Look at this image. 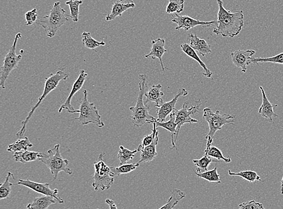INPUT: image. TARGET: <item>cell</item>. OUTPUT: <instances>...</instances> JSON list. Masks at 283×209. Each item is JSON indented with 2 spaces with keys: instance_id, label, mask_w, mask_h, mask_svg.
Wrapping results in <instances>:
<instances>
[{
  "instance_id": "obj_1",
  "label": "cell",
  "mask_w": 283,
  "mask_h": 209,
  "mask_svg": "<svg viewBox=\"0 0 283 209\" xmlns=\"http://www.w3.org/2000/svg\"><path fill=\"white\" fill-rule=\"evenodd\" d=\"M219 6L218 26L213 30L214 34L223 37L233 38L238 36L244 25V14L242 11L231 12L223 6V0H216Z\"/></svg>"
},
{
  "instance_id": "obj_2",
  "label": "cell",
  "mask_w": 283,
  "mask_h": 209,
  "mask_svg": "<svg viewBox=\"0 0 283 209\" xmlns=\"http://www.w3.org/2000/svg\"><path fill=\"white\" fill-rule=\"evenodd\" d=\"M139 93L136 105L130 107V111L132 112L131 119L134 126L141 127L147 123H154L156 119L149 113L150 106L147 105L144 102V96L146 93L147 87V76L146 74L139 75Z\"/></svg>"
},
{
  "instance_id": "obj_3",
  "label": "cell",
  "mask_w": 283,
  "mask_h": 209,
  "mask_svg": "<svg viewBox=\"0 0 283 209\" xmlns=\"http://www.w3.org/2000/svg\"><path fill=\"white\" fill-rule=\"evenodd\" d=\"M70 15L61 7L60 2H56L47 15L37 21V24L41 26L47 32L48 38L54 37L61 26L69 21Z\"/></svg>"
},
{
  "instance_id": "obj_4",
  "label": "cell",
  "mask_w": 283,
  "mask_h": 209,
  "mask_svg": "<svg viewBox=\"0 0 283 209\" xmlns=\"http://www.w3.org/2000/svg\"><path fill=\"white\" fill-rule=\"evenodd\" d=\"M64 70L65 68H61L57 73L55 74L51 73L50 76L45 79L44 91H43L42 95L38 99V103L35 104V106L32 108L31 111L29 112L26 118H25L24 121L22 122L21 128L17 133L18 137H22L24 136L25 131H26V126L28 122H29L33 114H34L36 109L40 105L42 102L44 100L48 94H50L52 91L57 88L59 84L60 83L61 81L68 80L69 75Z\"/></svg>"
},
{
  "instance_id": "obj_5",
  "label": "cell",
  "mask_w": 283,
  "mask_h": 209,
  "mask_svg": "<svg viewBox=\"0 0 283 209\" xmlns=\"http://www.w3.org/2000/svg\"><path fill=\"white\" fill-rule=\"evenodd\" d=\"M88 91H83V98L80 103V109H76L75 113H80L78 118L69 120L68 121H78L81 125L92 124L98 128H103L104 124L101 117L94 103H90L88 99Z\"/></svg>"
},
{
  "instance_id": "obj_6",
  "label": "cell",
  "mask_w": 283,
  "mask_h": 209,
  "mask_svg": "<svg viewBox=\"0 0 283 209\" xmlns=\"http://www.w3.org/2000/svg\"><path fill=\"white\" fill-rule=\"evenodd\" d=\"M60 145H56L54 148L48 150L47 154L42 153L39 158L40 161L44 163L50 170L53 175V180L57 179L60 172L63 171L69 175L73 174V171L68 167L69 161L63 159L60 152Z\"/></svg>"
},
{
  "instance_id": "obj_7",
  "label": "cell",
  "mask_w": 283,
  "mask_h": 209,
  "mask_svg": "<svg viewBox=\"0 0 283 209\" xmlns=\"http://www.w3.org/2000/svg\"><path fill=\"white\" fill-rule=\"evenodd\" d=\"M104 154L105 152L101 153L99 155L98 160L94 163L95 172L93 177V183L92 186L95 191L109 189L114 182L115 176L111 167H109L104 162Z\"/></svg>"
},
{
  "instance_id": "obj_8",
  "label": "cell",
  "mask_w": 283,
  "mask_h": 209,
  "mask_svg": "<svg viewBox=\"0 0 283 209\" xmlns=\"http://www.w3.org/2000/svg\"><path fill=\"white\" fill-rule=\"evenodd\" d=\"M203 117L208 122L210 129L205 137L207 140L206 144H212L216 132L221 130L226 124L234 125V119L236 118V116L228 114H221L218 110L214 113L210 108H205L203 110Z\"/></svg>"
},
{
  "instance_id": "obj_9",
  "label": "cell",
  "mask_w": 283,
  "mask_h": 209,
  "mask_svg": "<svg viewBox=\"0 0 283 209\" xmlns=\"http://www.w3.org/2000/svg\"><path fill=\"white\" fill-rule=\"evenodd\" d=\"M21 37V33H18L15 36L14 43L2 61H3V65L1 67V77H0V86L2 90H5L6 88L5 83H6L7 79L9 78L10 74L18 67L20 61L21 60V55L16 54L17 42Z\"/></svg>"
},
{
  "instance_id": "obj_10",
  "label": "cell",
  "mask_w": 283,
  "mask_h": 209,
  "mask_svg": "<svg viewBox=\"0 0 283 209\" xmlns=\"http://www.w3.org/2000/svg\"><path fill=\"white\" fill-rule=\"evenodd\" d=\"M197 103L195 106H191L190 108H188V107L189 105V103L188 102H185L183 104L182 109H180V110L175 109L173 111L176 116L175 122L177 124V134L175 137V143L177 142L180 129L183 125L186 124H192L198 123V121L197 120L194 119L190 117L192 114L197 113L200 110L201 101H199L197 102Z\"/></svg>"
},
{
  "instance_id": "obj_11",
  "label": "cell",
  "mask_w": 283,
  "mask_h": 209,
  "mask_svg": "<svg viewBox=\"0 0 283 209\" xmlns=\"http://www.w3.org/2000/svg\"><path fill=\"white\" fill-rule=\"evenodd\" d=\"M172 21L177 24V27L175 28L176 30L183 29L185 31H188V30L192 29L198 25L208 27L214 24H218V21H202L194 19L192 17L187 16V15H182L178 14L172 15Z\"/></svg>"
},
{
  "instance_id": "obj_12",
  "label": "cell",
  "mask_w": 283,
  "mask_h": 209,
  "mask_svg": "<svg viewBox=\"0 0 283 209\" xmlns=\"http://www.w3.org/2000/svg\"><path fill=\"white\" fill-rule=\"evenodd\" d=\"M17 185L24 186L25 187L30 188L35 192L40 193L43 195H48L51 196L57 199L59 201V203L62 204L64 203V200H62L60 197H58V190L56 188V189L53 190L51 189L50 188L49 183H39L37 182H32L29 180H22L20 179L17 183Z\"/></svg>"
},
{
  "instance_id": "obj_13",
  "label": "cell",
  "mask_w": 283,
  "mask_h": 209,
  "mask_svg": "<svg viewBox=\"0 0 283 209\" xmlns=\"http://www.w3.org/2000/svg\"><path fill=\"white\" fill-rule=\"evenodd\" d=\"M188 92L184 88H181L174 98L169 102L164 103L162 105L158 107L157 109V114L158 115L157 121L160 122H164L167 117L170 115V114L175 110V105L177 104L178 99L180 96H187Z\"/></svg>"
},
{
  "instance_id": "obj_14",
  "label": "cell",
  "mask_w": 283,
  "mask_h": 209,
  "mask_svg": "<svg viewBox=\"0 0 283 209\" xmlns=\"http://www.w3.org/2000/svg\"><path fill=\"white\" fill-rule=\"evenodd\" d=\"M87 77L88 73H86L85 70H81L78 78L73 84L72 90H71L70 94H69L67 100H66L64 104H63L61 105L60 109H59V113H61L63 109H66L69 113L75 114L76 109L74 108V107L71 104V99L75 96V94L78 93L82 88L83 84L85 83L86 79Z\"/></svg>"
},
{
  "instance_id": "obj_15",
  "label": "cell",
  "mask_w": 283,
  "mask_h": 209,
  "mask_svg": "<svg viewBox=\"0 0 283 209\" xmlns=\"http://www.w3.org/2000/svg\"><path fill=\"white\" fill-rule=\"evenodd\" d=\"M256 51L253 50L234 51L231 53L232 62L237 67L241 68L243 73H246L247 66L251 64V58L253 57Z\"/></svg>"
},
{
  "instance_id": "obj_16",
  "label": "cell",
  "mask_w": 283,
  "mask_h": 209,
  "mask_svg": "<svg viewBox=\"0 0 283 209\" xmlns=\"http://www.w3.org/2000/svg\"><path fill=\"white\" fill-rule=\"evenodd\" d=\"M259 88L261 89L262 91L263 102L261 106L260 107L259 113L261 114L262 117H263L264 118L268 119L269 121L272 123V122H274L273 119H274V117H277L279 116L276 113H274V109H273L275 108V107H277L278 104H273L270 103V101L267 98L266 93H265L264 88H263L262 86H260Z\"/></svg>"
},
{
  "instance_id": "obj_17",
  "label": "cell",
  "mask_w": 283,
  "mask_h": 209,
  "mask_svg": "<svg viewBox=\"0 0 283 209\" xmlns=\"http://www.w3.org/2000/svg\"><path fill=\"white\" fill-rule=\"evenodd\" d=\"M165 40L162 38H159L156 40H152L151 50L149 54L145 56L146 58H152L153 60L159 58L162 65V70L164 71L165 68L162 63V56L167 50L164 48Z\"/></svg>"
},
{
  "instance_id": "obj_18",
  "label": "cell",
  "mask_w": 283,
  "mask_h": 209,
  "mask_svg": "<svg viewBox=\"0 0 283 209\" xmlns=\"http://www.w3.org/2000/svg\"><path fill=\"white\" fill-rule=\"evenodd\" d=\"M162 85L161 84L158 85H153L149 88H148L145 93V96L146 98V101L144 102L147 104L149 102H153L155 104V107L160 106L164 104L162 97L164 95V93L161 91Z\"/></svg>"
},
{
  "instance_id": "obj_19",
  "label": "cell",
  "mask_w": 283,
  "mask_h": 209,
  "mask_svg": "<svg viewBox=\"0 0 283 209\" xmlns=\"http://www.w3.org/2000/svg\"><path fill=\"white\" fill-rule=\"evenodd\" d=\"M159 143V131H157L154 141L149 146H146L142 150L141 156L139 162L141 163L151 162L157 156V146Z\"/></svg>"
},
{
  "instance_id": "obj_20",
  "label": "cell",
  "mask_w": 283,
  "mask_h": 209,
  "mask_svg": "<svg viewBox=\"0 0 283 209\" xmlns=\"http://www.w3.org/2000/svg\"><path fill=\"white\" fill-rule=\"evenodd\" d=\"M136 7L134 1H129L127 3L123 2H115L112 7L111 12L106 16V21H110L116 19L117 17H121L122 14L127 10L134 8Z\"/></svg>"
},
{
  "instance_id": "obj_21",
  "label": "cell",
  "mask_w": 283,
  "mask_h": 209,
  "mask_svg": "<svg viewBox=\"0 0 283 209\" xmlns=\"http://www.w3.org/2000/svg\"><path fill=\"white\" fill-rule=\"evenodd\" d=\"M190 40V45L195 51H198L202 57L210 54L211 50L210 45L205 40L200 39L196 34L188 35Z\"/></svg>"
},
{
  "instance_id": "obj_22",
  "label": "cell",
  "mask_w": 283,
  "mask_h": 209,
  "mask_svg": "<svg viewBox=\"0 0 283 209\" xmlns=\"http://www.w3.org/2000/svg\"><path fill=\"white\" fill-rule=\"evenodd\" d=\"M59 203L57 199L51 196L42 195L35 198L32 203L27 206V209H48L53 204Z\"/></svg>"
},
{
  "instance_id": "obj_23",
  "label": "cell",
  "mask_w": 283,
  "mask_h": 209,
  "mask_svg": "<svg viewBox=\"0 0 283 209\" xmlns=\"http://www.w3.org/2000/svg\"><path fill=\"white\" fill-rule=\"evenodd\" d=\"M181 48L182 50L185 54L191 58L193 59L194 60L197 61L199 64L200 65L201 67L203 68L204 73L203 75L206 76L208 78H210L211 76L213 75V73L208 69L205 63L203 62L202 60H201L200 57L198 55L197 53L195 52V50L190 46L189 44H186V43H183L181 45Z\"/></svg>"
},
{
  "instance_id": "obj_24",
  "label": "cell",
  "mask_w": 283,
  "mask_h": 209,
  "mask_svg": "<svg viewBox=\"0 0 283 209\" xmlns=\"http://www.w3.org/2000/svg\"><path fill=\"white\" fill-rule=\"evenodd\" d=\"M175 119L176 116L174 112L173 111L172 113L170 114V120L169 121L166 122H160L157 121L156 120L155 123H156L157 128H159V127H162V128H164L170 132L173 148H176L177 149V146H176L174 137H173L174 135L177 136V124H176Z\"/></svg>"
},
{
  "instance_id": "obj_25",
  "label": "cell",
  "mask_w": 283,
  "mask_h": 209,
  "mask_svg": "<svg viewBox=\"0 0 283 209\" xmlns=\"http://www.w3.org/2000/svg\"><path fill=\"white\" fill-rule=\"evenodd\" d=\"M42 153L30 151L27 150V151L14 152V158L17 162L26 163L39 159Z\"/></svg>"
},
{
  "instance_id": "obj_26",
  "label": "cell",
  "mask_w": 283,
  "mask_h": 209,
  "mask_svg": "<svg viewBox=\"0 0 283 209\" xmlns=\"http://www.w3.org/2000/svg\"><path fill=\"white\" fill-rule=\"evenodd\" d=\"M204 154L216 159L217 161L219 162L223 160L226 163L231 162L230 157H225L223 156L222 152L218 147L213 146L212 144H206V147L204 151Z\"/></svg>"
},
{
  "instance_id": "obj_27",
  "label": "cell",
  "mask_w": 283,
  "mask_h": 209,
  "mask_svg": "<svg viewBox=\"0 0 283 209\" xmlns=\"http://www.w3.org/2000/svg\"><path fill=\"white\" fill-rule=\"evenodd\" d=\"M185 197V193L178 188H174L172 190V195L167 202L159 209H173L178 205L182 198Z\"/></svg>"
},
{
  "instance_id": "obj_28",
  "label": "cell",
  "mask_w": 283,
  "mask_h": 209,
  "mask_svg": "<svg viewBox=\"0 0 283 209\" xmlns=\"http://www.w3.org/2000/svg\"><path fill=\"white\" fill-rule=\"evenodd\" d=\"M196 171L197 172H195V174L199 178H202V179L208 181V182L210 183L216 182L218 184L221 183L220 175L218 174V169H217L216 167L212 170L204 172H201L200 168L197 167Z\"/></svg>"
},
{
  "instance_id": "obj_29",
  "label": "cell",
  "mask_w": 283,
  "mask_h": 209,
  "mask_svg": "<svg viewBox=\"0 0 283 209\" xmlns=\"http://www.w3.org/2000/svg\"><path fill=\"white\" fill-rule=\"evenodd\" d=\"M33 146V144L30 142L28 137H25L23 139H19L17 141L9 145L7 151L9 152H20L22 151H27L28 148Z\"/></svg>"
},
{
  "instance_id": "obj_30",
  "label": "cell",
  "mask_w": 283,
  "mask_h": 209,
  "mask_svg": "<svg viewBox=\"0 0 283 209\" xmlns=\"http://www.w3.org/2000/svg\"><path fill=\"white\" fill-rule=\"evenodd\" d=\"M81 37H82L81 42H82L83 45L89 49L94 50L95 48L100 46H104L106 44L105 42H98V41L94 40L92 37L90 32H84L81 35Z\"/></svg>"
},
{
  "instance_id": "obj_31",
  "label": "cell",
  "mask_w": 283,
  "mask_h": 209,
  "mask_svg": "<svg viewBox=\"0 0 283 209\" xmlns=\"http://www.w3.org/2000/svg\"><path fill=\"white\" fill-rule=\"evenodd\" d=\"M228 174L230 176H238V177L243 178V179L248 181L249 183H254L256 181L261 182V177L257 174V173L252 170H243L239 172H233L230 170H228Z\"/></svg>"
},
{
  "instance_id": "obj_32",
  "label": "cell",
  "mask_w": 283,
  "mask_h": 209,
  "mask_svg": "<svg viewBox=\"0 0 283 209\" xmlns=\"http://www.w3.org/2000/svg\"><path fill=\"white\" fill-rule=\"evenodd\" d=\"M138 150L131 151V150L125 148L123 146H120V151L118 154L120 165L127 164V163L133 160Z\"/></svg>"
},
{
  "instance_id": "obj_33",
  "label": "cell",
  "mask_w": 283,
  "mask_h": 209,
  "mask_svg": "<svg viewBox=\"0 0 283 209\" xmlns=\"http://www.w3.org/2000/svg\"><path fill=\"white\" fill-rule=\"evenodd\" d=\"M65 3L70 7L71 13L70 18L73 22H78L80 17V7L83 4L82 0H70Z\"/></svg>"
},
{
  "instance_id": "obj_34",
  "label": "cell",
  "mask_w": 283,
  "mask_h": 209,
  "mask_svg": "<svg viewBox=\"0 0 283 209\" xmlns=\"http://www.w3.org/2000/svg\"><path fill=\"white\" fill-rule=\"evenodd\" d=\"M11 177L15 179L14 174L9 172L6 176L3 184H2L0 187V200L8 198L11 195L12 186L14 185L10 182V178Z\"/></svg>"
},
{
  "instance_id": "obj_35",
  "label": "cell",
  "mask_w": 283,
  "mask_h": 209,
  "mask_svg": "<svg viewBox=\"0 0 283 209\" xmlns=\"http://www.w3.org/2000/svg\"><path fill=\"white\" fill-rule=\"evenodd\" d=\"M140 163H131V164H125L120 165L118 167H111L112 171L114 173L115 177H119L122 174H128L133 171L139 167Z\"/></svg>"
},
{
  "instance_id": "obj_36",
  "label": "cell",
  "mask_w": 283,
  "mask_h": 209,
  "mask_svg": "<svg viewBox=\"0 0 283 209\" xmlns=\"http://www.w3.org/2000/svg\"><path fill=\"white\" fill-rule=\"evenodd\" d=\"M184 0H169L166 13L168 14H180L184 9Z\"/></svg>"
},
{
  "instance_id": "obj_37",
  "label": "cell",
  "mask_w": 283,
  "mask_h": 209,
  "mask_svg": "<svg viewBox=\"0 0 283 209\" xmlns=\"http://www.w3.org/2000/svg\"><path fill=\"white\" fill-rule=\"evenodd\" d=\"M251 63L259 65L261 63H272L283 65V52L271 58H251Z\"/></svg>"
},
{
  "instance_id": "obj_38",
  "label": "cell",
  "mask_w": 283,
  "mask_h": 209,
  "mask_svg": "<svg viewBox=\"0 0 283 209\" xmlns=\"http://www.w3.org/2000/svg\"><path fill=\"white\" fill-rule=\"evenodd\" d=\"M155 121L153 123V125H154V128L152 130V134L146 135L144 137L143 139H142V144L139 145V147H138V151H141L145 147L149 146V145L151 144L155 139V136L157 132V127Z\"/></svg>"
},
{
  "instance_id": "obj_39",
  "label": "cell",
  "mask_w": 283,
  "mask_h": 209,
  "mask_svg": "<svg viewBox=\"0 0 283 209\" xmlns=\"http://www.w3.org/2000/svg\"><path fill=\"white\" fill-rule=\"evenodd\" d=\"M218 162L216 160H213L212 158L208 156V155L204 154L203 156L201 159L199 160H193V163L196 167L200 168L201 169L207 171V168L209 165L212 162Z\"/></svg>"
},
{
  "instance_id": "obj_40",
  "label": "cell",
  "mask_w": 283,
  "mask_h": 209,
  "mask_svg": "<svg viewBox=\"0 0 283 209\" xmlns=\"http://www.w3.org/2000/svg\"><path fill=\"white\" fill-rule=\"evenodd\" d=\"M239 206L238 209H266L263 204L257 202L255 200L240 204Z\"/></svg>"
},
{
  "instance_id": "obj_41",
  "label": "cell",
  "mask_w": 283,
  "mask_h": 209,
  "mask_svg": "<svg viewBox=\"0 0 283 209\" xmlns=\"http://www.w3.org/2000/svg\"><path fill=\"white\" fill-rule=\"evenodd\" d=\"M25 21H26V25H30L34 24L38 19V14L37 9L34 8L32 11H28L25 13Z\"/></svg>"
},
{
  "instance_id": "obj_42",
  "label": "cell",
  "mask_w": 283,
  "mask_h": 209,
  "mask_svg": "<svg viewBox=\"0 0 283 209\" xmlns=\"http://www.w3.org/2000/svg\"><path fill=\"white\" fill-rule=\"evenodd\" d=\"M106 203L108 204L109 209H118L114 201L110 200V199H107V200H106Z\"/></svg>"
},
{
  "instance_id": "obj_43",
  "label": "cell",
  "mask_w": 283,
  "mask_h": 209,
  "mask_svg": "<svg viewBox=\"0 0 283 209\" xmlns=\"http://www.w3.org/2000/svg\"><path fill=\"white\" fill-rule=\"evenodd\" d=\"M281 194L283 195V175L281 181Z\"/></svg>"
},
{
  "instance_id": "obj_44",
  "label": "cell",
  "mask_w": 283,
  "mask_h": 209,
  "mask_svg": "<svg viewBox=\"0 0 283 209\" xmlns=\"http://www.w3.org/2000/svg\"><path fill=\"white\" fill-rule=\"evenodd\" d=\"M121 2H124V1H126V0H119Z\"/></svg>"
},
{
  "instance_id": "obj_45",
  "label": "cell",
  "mask_w": 283,
  "mask_h": 209,
  "mask_svg": "<svg viewBox=\"0 0 283 209\" xmlns=\"http://www.w3.org/2000/svg\"></svg>"
}]
</instances>
